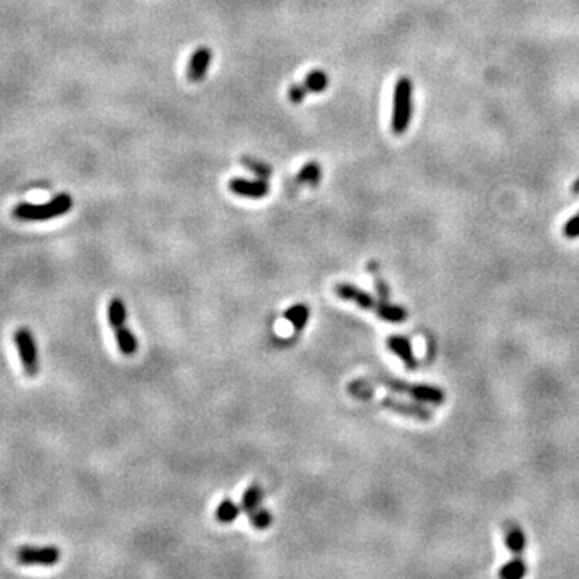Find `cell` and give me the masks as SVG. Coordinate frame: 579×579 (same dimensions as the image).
Returning <instances> with one entry per match:
<instances>
[{
    "mask_svg": "<svg viewBox=\"0 0 579 579\" xmlns=\"http://www.w3.org/2000/svg\"><path fill=\"white\" fill-rule=\"evenodd\" d=\"M73 208V198L68 193H60L47 203H20L13 208V216L18 221L44 222L66 214Z\"/></svg>",
    "mask_w": 579,
    "mask_h": 579,
    "instance_id": "cell-1",
    "label": "cell"
},
{
    "mask_svg": "<svg viewBox=\"0 0 579 579\" xmlns=\"http://www.w3.org/2000/svg\"><path fill=\"white\" fill-rule=\"evenodd\" d=\"M412 113H414V86L407 76L396 81L393 94L391 129L396 136H402L409 129Z\"/></svg>",
    "mask_w": 579,
    "mask_h": 579,
    "instance_id": "cell-2",
    "label": "cell"
},
{
    "mask_svg": "<svg viewBox=\"0 0 579 579\" xmlns=\"http://www.w3.org/2000/svg\"><path fill=\"white\" fill-rule=\"evenodd\" d=\"M372 382L382 384L386 390L399 393V395H407L414 397L415 401L420 402H428V404L441 406L444 399H446V395L441 388L433 386V384H423V383H407L402 382V380H396L388 377V375H377V377L372 378Z\"/></svg>",
    "mask_w": 579,
    "mask_h": 579,
    "instance_id": "cell-3",
    "label": "cell"
},
{
    "mask_svg": "<svg viewBox=\"0 0 579 579\" xmlns=\"http://www.w3.org/2000/svg\"><path fill=\"white\" fill-rule=\"evenodd\" d=\"M18 356H20L21 367L27 377H36L39 373V349H37L36 338L27 327H20L13 333Z\"/></svg>",
    "mask_w": 579,
    "mask_h": 579,
    "instance_id": "cell-4",
    "label": "cell"
},
{
    "mask_svg": "<svg viewBox=\"0 0 579 579\" xmlns=\"http://www.w3.org/2000/svg\"><path fill=\"white\" fill-rule=\"evenodd\" d=\"M333 290H335V293L340 299L354 303L356 306H359V308L365 309V311L375 312L377 316L380 314V311L383 309L384 303H386L384 299H377L375 296L370 295L369 291L359 288V286H356L353 284H346V282L336 284L335 288H333Z\"/></svg>",
    "mask_w": 579,
    "mask_h": 579,
    "instance_id": "cell-5",
    "label": "cell"
},
{
    "mask_svg": "<svg viewBox=\"0 0 579 579\" xmlns=\"http://www.w3.org/2000/svg\"><path fill=\"white\" fill-rule=\"evenodd\" d=\"M62 558V552L55 545H23L18 549L16 560L18 563L26 565H39V567H53Z\"/></svg>",
    "mask_w": 579,
    "mask_h": 579,
    "instance_id": "cell-6",
    "label": "cell"
},
{
    "mask_svg": "<svg viewBox=\"0 0 579 579\" xmlns=\"http://www.w3.org/2000/svg\"><path fill=\"white\" fill-rule=\"evenodd\" d=\"M380 406H383L384 409H390L393 412H396V414H399V415L410 417V419H417V420H432L433 419V412L425 409L423 406L395 399V397H391V396L380 397Z\"/></svg>",
    "mask_w": 579,
    "mask_h": 579,
    "instance_id": "cell-7",
    "label": "cell"
},
{
    "mask_svg": "<svg viewBox=\"0 0 579 579\" xmlns=\"http://www.w3.org/2000/svg\"><path fill=\"white\" fill-rule=\"evenodd\" d=\"M229 187L235 195L245 197V198H253V200H258V198H264L269 193V184L266 179H256V180H248L242 177H235L230 180Z\"/></svg>",
    "mask_w": 579,
    "mask_h": 579,
    "instance_id": "cell-8",
    "label": "cell"
},
{
    "mask_svg": "<svg viewBox=\"0 0 579 579\" xmlns=\"http://www.w3.org/2000/svg\"><path fill=\"white\" fill-rule=\"evenodd\" d=\"M211 60H212L211 49H208V47L197 49L192 57H190V62H188V68H187L188 81L200 82L205 79L208 71H210Z\"/></svg>",
    "mask_w": 579,
    "mask_h": 579,
    "instance_id": "cell-9",
    "label": "cell"
},
{
    "mask_svg": "<svg viewBox=\"0 0 579 579\" xmlns=\"http://www.w3.org/2000/svg\"><path fill=\"white\" fill-rule=\"evenodd\" d=\"M386 346L393 354H396L397 358L402 360V364L406 365V369L415 370L417 367H419V360H417L415 358L409 338L401 336V335H391L386 340Z\"/></svg>",
    "mask_w": 579,
    "mask_h": 579,
    "instance_id": "cell-10",
    "label": "cell"
},
{
    "mask_svg": "<svg viewBox=\"0 0 579 579\" xmlns=\"http://www.w3.org/2000/svg\"><path fill=\"white\" fill-rule=\"evenodd\" d=\"M114 340L118 343V349L123 356H134L138 351V341L131 328L126 327V323L121 327L114 328Z\"/></svg>",
    "mask_w": 579,
    "mask_h": 579,
    "instance_id": "cell-11",
    "label": "cell"
},
{
    "mask_svg": "<svg viewBox=\"0 0 579 579\" xmlns=\"http://www.w3.org/2000/svg\"><path fill=\"white\" fill-rule=\"evenodd\" d=\"M309 316H311V311H309L308 306L303 303L291 304L284 312V319L286 322L291 323V327H293L296 333L301 332L306 327V323L309 321Z\"/></svg>",
    "mask_w": 579,
    "mask_h": 579,
    "instance_id": "cell-12",
    "label": "cell"
},
{
    "mask_svg": "<svg viewBox=\"0 0 579 579\" xmlns=\"http://www.w3.org/2000/svg\"><path fill=\"white\" fill-rule=\"evenodd\" d=\"M506 545L513 554V557H521L523 550L526 547V537L520 526L508 525L506 528Z\"/></svg>",
    "mask_w": 579,
    "mask_h": 579,
    "instance_id": "cell-13",
    "label": "cell"
},
{
    "mask_svg": "<svg viewBox=\"0 0 579 579\" xmlns=\"http://www.w3.org/2000/svg\"><path fill=\"white\" fill-rule=\"evenodd\" d=\"M240 512H242V507H240L235 500L222 499L219 506H217L214 510V518L216 521L222 523V525H229V523H234L237 520Z\"/></svg>",
    "mask_w": 579,
    "mask_h": 579,
    "instance_id": "cell-14",
    "label": "cell"
},
{
    "mask_svg": "<svg viewBox=\"0 0 579 579\" xmlns=\"http://www.w3.org/2000/svg\"><path fill=\"white\" fill-rule=\"evenodd\" d=\"M264 499V491L259 484H251L248 486L247 489H245V493L242 494V500H240V507H242V512H245L248 515L249 512H253L254 508H258L261 506Z\"/></svg>",
    "mask_w": 579,
    "mask_h": 579,
    "instance_id": "cell-15",
    "label": "cell"
},
{
    "mask_svg": "<svg viewBox=\"0 0 579 579\" xmlns=\"http://www.w3.org/2000/svg\"><path fill=\"white\" fill-rule=\"evenodd\" d=\"M106 316H108L110 327L113 328V330L114 328L124 325L127 319V311H126V304H124V301L121 298L111 299L108 304V312H106Z\"/></svg>",
    "mask_w": 579,
    "mask_h": 579,
    "instance_id": "cell-16",
    "label": "cell"
},
{
    "mask_svg": "<svg viewBox=\"0 0 579 579\" xmlns=\"http://www.w3.org/2000/svg\"><path fill=\"white\" fill-rule=\"evenodd\" d=\"M526 574V563L521 557H513L510 562H507L500 568L499 576L504 579H520Z\"/></svg>",
    "mask_w": 579,
    "mask_h": 579,
    "instance_id": "cell-17",
    "label": "cell"
},
{
    "mask_svg": "<svg viewBox=\"0 0 579 579\" xmlns=\"http://www.w3.org/2000/svg\"><path fill=\"white\" fill-rule=\"evenodd\" d=\"M248 520H249V525H251L254 530L264 531L272 525V520H274V518H272V513L269 512L267 508L259 506L258 508H254L253 512L248 513Z\"/></svg>",
    "mask_w": 579,
    "mask_h": 579,
    "instance_id": "cell-18",
    "label": "cell"
},
{
    "mask_svg": "<svg viewBox=\"0 0 579 579\" xmlns=\"http://www.w3.org/2000/svg\"><path fill=\"white\" fill-rule=\"evenodd\" d=\"M328 86V76L327 73L321 71V69H316V71H311L306 76L303 87L308 92H323Z\"/></svg>",
    "mask_w": 579,
    "mask_h": 579,
    "instance_id": "cell-19",
    "label": "cell"
},
{
    "mask_svg": "<svg viewBox=\"0 0 579 579\" xmlns=\"http://www.w3.org/2000/svg\"><path fill=\"white\" fill-rule=\"evenodd\" d=\"M369 274L372 275L373 279V284H375V290H377V295L380 296V299H384L388 301L390 299V288H388V284L382 279V275H380V269H378V264L377 262H369Z\"/></svg>",
    "mask_w": 579,
    "mask_h": 579,
    "instance_id": "cell-20",
    "label": "cell"
},
{
    "mask_svg": "<svg viewBox=\"0 0 579 579\" xmlns=\"http://www.w3.org/2000/svg\"><path fill=\"white\" fill-rule=\"evenodd\" d=\"M347 391L359 399H370L375 395L372 382H365V380H356V382L349 383Z\"/></svg>",
    "mask_w": 579,
    "mask_h": 579,
    "instance_id": "cell-21",
    "label": "cell"
},
{
    "mask_svg": "<svg viewBox=\"0 0 579 579\" xmlns=\"http://www.w3.org/2000/svg\"><path fill=\"white\" fill-rule=\"evenodd\" d=\"M321 174H322L321 168H319L317 163H308V164H304L303 169H301L298 180L303 184L316 185L319 182V179H321Z\"/></svg>",
    "mask_w": 579,
    "mask_h": 579,
    "instance_id": "cell-22",
    "label": "cell"
},
{
    "mask_svg": "<svg viewBox=\"0 0 579 579\" xmlns=\"http://www.w3.org/2000/svg\"><path fill=\"white\" fill-rule=\"evenodd\" d=\"M563 237L578 238L579 237V212L574 214L567 224L563 225Z\"/></svg>",
    "mask_w": 579,
    "mask_h": 579,
    "instance_id": "cell-23",
    "label": "cell"
},
{
    "mask_svg": "<svg viewBox=\"0 0 579 579\" xmlns=\"http://www.w3.org/2000/svg\"><path fill=\"white\" fill-rule=\"evenodd\" d=\"M243 163H247L249 169L254 171V173H258L259 175H261V179H267L269 175H271V169H269L266 164L259 163V161H253V160H249V158H243Z\"/></svg>",
    "mask_w": 579,
    "mask_h": 579,
    "instance_id": "cell-24",
    "label": "cell"
},
{
    "mask_svg": "<svg viewBox=\"0 0 579 579\" xmlns=\"http://www.w3.org/2000/svg\"><path fill=\"white\" fill-rule=\"evenodd\" d=\"M306 94H308V90L304 89L303 84H301V86H291L290 87V92H288V97H290V100L293 101V103H299V101H303Z\"/></svg>",
    "mask_w": 579,
    "mask_h": 579,
    "instance_id": "cell-25",
    "label": "cell"
}]
</instances>
